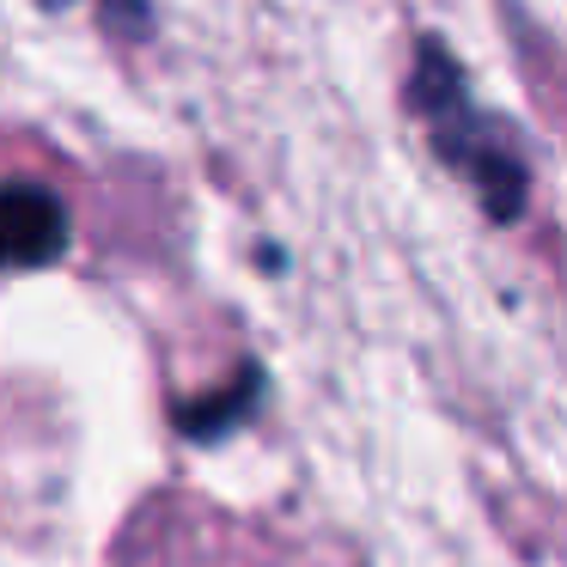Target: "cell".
<instances>
[{"mask_svg":"<svg viewBox=\"0 0 567 567\" xmlns=\"http://www.w3.org/2000/svg\"><path fill=\"white\" fill-rule=\"evenodd\" d=\"M68 250V208L38 184H0V269H43Z\"/></svg>","mask_w":567,"mask_h":567,"instance_id":"cell-1","label":"cell"},{"mask_svg":"<svg viewBox=\"0 0 567 567\" xmlns=\"http://www.w3.org/2000/svg\"><path fill=\"white\" fill-rule=\"evenodd\" d=\"M262 391H269L262 367H257V360H245L233 384H220L214 396H189V403H177L172 421H177V433H184L189 445H220L226 433H238L250 415H257Z\"/></svg>","mask_w":567,"mask_h":567,"instance_id":"cell-2","label":"cell"},{"mask_svg":"<svg viewBox=\"0 0 567 567\" xmlns=\"http://www.w3.org/2000/svg\"><path fill=\"white\" fill-rule=\"evenodd\" d=\"M409 104H415L421 116H433L440 128H445V123H457V116L470 111V99H464V68H457L433 38L415 50V80H409Z\"/></svg>","mask_w":567,"mask_h":567,"instance_id":"cell-4","label":"cell"},{"mask_svg":"<svg viewBox=\"0 0 567 567\" xmlns=\"http://www.w3.org/2000/svg\"><path fill=\"white\" fill-rule=\"evenodd\" d=\"M452 165H464V172L482 184V202H488V214H494L501 226L525 214L530 172H525V159H518V153H506V147H482V141L470 135V141H464V153H457Z\"/></svg>","mask_w":567,"mask_h":567,"instance_id":"cell-3","label":"cell"}]
</instances>
